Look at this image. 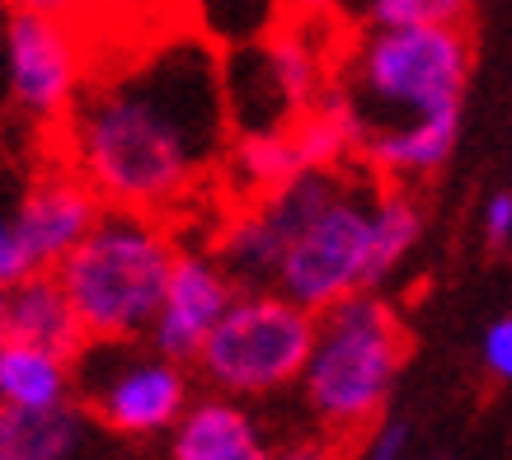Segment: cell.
Listing matches in <instances>:
<instances>
[{
  "label": "cell",
  "mask_w": 512,
  "mask_h": 460,
  "mask_svg": "<svg viewBox=\"0 0 512 460\" xmlns=\"http://www.w3.org/2000/svg\"><path fill=\"white\" fill-rule=\"evenodd\" d=\"M231 108L217 52L174 38L132 71L94 80L66 113V155L109 207L165 212L226 146Z\"/></svg>",
  "instance_id": "6da1fadb"
},
{
  "label": "cell",
  "mask_w": 512,
  "mask_h": 460,
  "mask_svg": "<svg viewBox=\"0 0 512 460\" xmlns=\"http://www.w3.org/2000/svg\"><path fill=\"white\" fill-rule=\"evenodd\" d=\"M400 367V310L386 296H376V287L343 296L315 315L311 362L301 371L306 414L334 442H367V432L386 418Z\"/></svg>",
  "instance_id": "7a4b0ae2"
},
{
  "label": "cell",
  "mask_w": 512,
  "mask_h": 460,
  "mask_svg": "<svg viewBox=\"0 0 512 460\" xmlns=\"http://www.w3.org/2000/svg\"><path fill=\"white\" fill-rule=\"evenodd\" d=\"M174 259L179 245L156 212L104 207L90 235L62 259L57 277L90 338H146L170 292Z\"/></svg>",
  "instance_id": "3957f363"
},
{
  "label": "cell",
  "mask_w": 512,
  "mask_h": 460,
  "mask_svg": "<svg viewBox=\"0 0 512 460\" xmlns=\"http://www.w3.org/2000/svg\"><path fill=\"white\" fill-rule=\"evenodd\" d=\"M470 38L461 24H372L357 38L339 90L353 99L362 137L414 118L461 113Z\"/></svg>",
  "instance_id": "277c9868"
},
{
  "label": "cell",
  "mask_w": 512,
  "mask_h": 460,
  "mask_svg": "<svg viewBox=\"0 0 512 460\" xmlns=\"http://www.w3.org/2000/svg\"><path fill=\"white\" fill-rule=\"evenodd\" d=\"M315 310L282 296L278 287H240L231 310L212 329L193 371L207 390H226L240 399H264L301 385L311 362Z\"/></svg>",
  "instance_id": "5b68a950"
},
{
  "label": "cell",
  "mask_w": 512,
  "mask_h": 460,
  "mask_svg": "<svg viewBox=\"0 0 512 460\" xmlns=\"http://www.w3.org/2000/svg\"><path fill=\"white\" fill-rule=\"evenodd\" d=\"M184 367L151 338H90L76 353V399L113 437H170L193 404Z\"/></svg>",
  "instance_id": "8992f818"
},
{
  "label": "cell",
  "mask_w": 512,
  "mask_h": 460,
  "mask_svg": "<svg viewBox=\"0 0 512 460\" xmlns=\"http://www.w3.org/2000/svg\"><path fill=\"white\" fill-rule=\"evenodd\" d=\"M372 202L376 184H343V193L301 230L282 259L278 292L320 310L372 287Z\"/></svg>",
  "instance_id": "52a82bcc"
},
{
  "label": "cell",
  "mask_w": 512,
  "mask_h": 460,
  "mask_svg": "<svg viewBox=\"0 0 512 460\" xmlns=\"http://www.w3.org/2000/svg\"><path fill=\"white\" fill-rule=\"evenodd\" d=\"M109 202L99 198L76 169L47 174L15 202V212L0 226V287L29 273H52L62 259L94 230Z\"/></svg>",
  "instance_id": "ba28073f"
},
{
  "label": "cell",
  "mask_w": 512,
  "mask_h": 460,
  "mask_svg": "<svg viewBox=\"0 0 512 460\" xmlns=\"http://www.w3.org/2000/svg\"><path fill=\"white\" fill-rule=\"evenodd\" d=\"M5 71H10V104L29 123H62L80 94V52L66 19L10 10Z\"/></svg>",
  "instance_id": "9c48e42d"
},
{
  "label": "cell",
  "mask_w": 512,
  "mask_h": 460,
  "mask_svg": "<svg viewBox=\"0 0 512 460\" xmlns=\"http://www.w3.org/2000/svg\"><path fill=\"white\" fill-rule=\"evenodd\" d=\"M235 277L221 268L217 249H179L170 273V292L160 301V315L151 324V343L160 353L179 357V362H198V353L207 348L212 329L221 324V315L235 301Z\"/></svg>",
  "instance_id": "30bf717a"
},
{
  "label": "cell",
  "mask_w": 512,
  "mask_h": 460,
  "mask_svg": "<svg viewBox=\"0 0 512 460\" xmlns=\"http://www.w3.org/2000/svg\"><path fill=\"white\" fill-rule=\"evenodd\" d=\"M0 338L43 343V348H57L66 357H76L90 343L57 268L52 273H29V277H19V282H5V296H0Z\"/></svg>",
  "instance_id": "8fae6325"
},
{
  "label": "cell",
  "mask_w": 512,
  "mask_h": 460,
  "mask_svg": "<svg viewBox=\"0 0 512 460\" xmlns=\"http://www.w3.org/2000/svg\"><path fill=\"white\" fill-rule=\"evenodd\" d=\"M264 451V432L249 418L245 399L226 390L198 395L170 428L174 460H264Z\"/></svg>",
  "instance_id": "7c38bea8"
},
{
  "label": "cell",
  "mask_w": 512,
  "mask_h": 460,
  "mask_svg": "<svg viewBox=\"0 0 512 460\" xmlns=\"http://www.w3.org/2000/svg\"><path fill=\"white\" fill-rule=\"evenodd\" d=\"M456 132H461V113H437V118H414V123L367 132L357 151L386 179H423L447 165Z\"/></svg>",
  "instance_id": "4fadbf2b"
},
{
  "label": "cell",
  "mask_w": 512,
  "mask_h": 460,
  "mask_svg": "<svg viewBox=\"0 0 512 460\" xmlns=\"http://www.w3.org/2000/svg\"><path fill=\"white\" fill-rule=\"evenodd\" d=\"M71 399H76V357L43 348V343L0 338V404L57 409Z\"/></svg>",
  "instance_id": "5bb4252c"
},
{
  "label": "cell",
  "mask_w": 512,
  "mask_h": 460,
  "mask_svg": "<svg viewBox=\"0 0 512 460\" xmlns=\"http://www.w3.org/2000/svg\"><path fill=\"white\" fill-rule=\"evenodd\" d=\"M287 249H292V235L282 230V221L259 198L254 207H245L231 226L221 230L217 259L235 277V287H278Z\"/></svg>",
  "instance_id": "9a60e30c"
},
{
  "label": "cell",
  "mask_w": 512,
  "mask_h": 460,
  "mask_svg": "<svg viewBox=\"0 0 512 460\" xmlns=\"http://www.w3.org/2000/svg\"><path fill=\"white\" fill-rule=\"evenodd\" d=\"M85 442L80 399L57 409H15L0 404V456L5 460H66Z\"/></svg>",
  "instance_id": "2e32d148"
},
{
  "label": "cell",
  "mask_w": 512,
  "mask_h": 460,
  "mask_svg": "<svg viewBox=\"0 0 512 460\" xmlns=\"http://www.w3.org/2000/svg\"><path fill=\"white\" fill-rule=\"evenodd\" d=\"M306 169V155L296 146L292 127H264V132H235L231 141V174L240 188H254L259 198L287 184L292 174Z\"/></svg>",
  "instance_id": "e0dca14e"
},
{
  "label": "cell",
  "mask_w": 512,
  "mask_h": 460,
  "mask_svg": "<svg viewBox=\"0 0 512 460\" xmlns=\"http://www.w3.org/2000/svg\"><path fill=\"white\" fill-rule=\"evenodd\" d=\"M419 230H423L419 202L409 198L404 188H376V202H372V287L376 292L414 254Z\"/></svg>",
  "instance_id": "ac0fdd59"
},
{
  "label": "cell",
  "mask_w": 512,
  "mask_h": 460,
  "mask_svg": "<svg viewBox=\"0 0 512 460\" xmlns=\"http://www.w3.org/2000/svg\"><path fill=\"white\" fill-rule=\"evenodd\" d=\"M470 0H367L372 24H466Z\"/></svg>",
  "instance_id": "d6986e66"
},
{
  "label": "cell",
  "mask_w": 512,
  "mask_h": 460,
  "mask_svg": "<svg viewBox=\"0 0 512 460\" xmlns=\"http://www.w3.org/2000/svg\"><path fill=\"white\" fill-rule=\"evenodd\" d=\"M480 357H484V371H489L494 381H512V315H503V320H494L484 329Z\"/></svg>",
  "instance_id": "ffe728a7"
},
{
  "label": "cell",
  "mask_w": 512,
  "mask_h": 460,
  "mask_svg": "<svg viewBox=\"0 0 512 460\" xmlns=\"http://www.w3.org/2000/svg\"><path fill=\"white\" fill-rule=\"evenodd\" d=\"M367 456L372 460H395L409 451V423L404 418H381L372 432H367Z\"/></svg>",
  "instance_id": "44dd1931"
},
{
  "label": "cell",
  "mask_w": 512,
  "mask_h": 460,
  "mask_svg": "<svg viewBox=\"0 0 512 460\" xmlns=\"http://www.w3.org/2000/svg\"><path fill=\"white\" fill-rule=\"evenodd\" d=\"M480 230H484V245L489 249H508L512 245V193H494V198L484 202Z\"/></svg>",
  "instance_id": "7402d4cb"
},
{
  "label": "cell",
  "mask_w": 512,
  "mask_h": 460,
  "mask_svg": "<svg viewBox=\"0 0 512 460\" xmlns=\"http://www.w3.org/2000/svg\"><path fill=\"white\" fill-rule=\"evenodd\" d=\"M85 0H10V10H38V15H71Z\"/></svg>",
  "instance_id": "603a6c76"
},
{
  "label": "cell",
  "mask_w": 512,
  "mask_h": 460,
  "mask_svg": "<svg viewBox=\"0 0 512 460\" xmlns=\"http://www.w3.org/2000/svg\"><path fill=\"white\" fill-rule=\"evenodd\" d=\"M287 5H292L296 15H329L339 0H287Z\"/></svg>",
  "instance_id": "cb8c5ba5"
}]
</instances>
